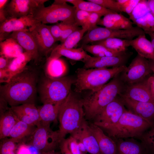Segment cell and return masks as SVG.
<instances>
[{
    "label": "cell",
    "mask_w": 154,
    "mask_h": 154,
    "mask_svg": "<svg viewBox=\"0 0 154 154\" xmlns=\"http://www.w3.org/2000/svg\"><path fill=\"white\" fill-rule=\"evenodd\" d=\"M37 81V72L27 67L0 86V97L11 107L34 104Z\"/></svg>",
    "instance_id": "1"
},
{
    "label": "cell",
    "mask_w": 154,
    "mask_h": 154,
    "mask_svg": "<svg viewBox=\"0 0 154 154\" xmlns=\"http://www.w3.org/2000/svg\"><path fill=\"white\" fill-rule=\"evenodd\" d=\"M119 74L99 89L91 91L90 93L81 100L85 117L87 119H93L121 92L124 84L120 79Z\"/></svg>",
    "instance_id": "2"
},
{
    "label": "cell",
    "mask_w": 154,
    "mask_h": 154,
    "mask_svg": "<svg viewBox=\"0 0 154 154\" xmlns=\"http://www.w3.org/2000/svg\"><path fill=\"white\" fill-rule=\"evenodd\" d=\"M84 117L82 100L70 92L62 102L58 114L61 141L67 134H71L80 127L85 119Z\"/></svg>",
    "instance_id": "3"
},
{
    "label": "cell",
    "mask_w": 154,
    "mask_h": 154,
    "mask_svg": "<svg viewBox=\"0 0 154 154\" xmlns=\"http://www.w3.org/2000/svg\"><path fill=\"white\" fill-rule=\"evenodd\" d=\"M126 67L125 65L110 68H78L76 72L75 90L79 92L86 90L96 91L119 75Z\"/></svg>",
    "instance_id": "4"
},
{
    "label": "cell",
    "mask_w": 154,
    "mask_h": 154,
    "mask_svg": "<svg viewBox=\"0 0 154 154\" xmlns=\"http://www.w3.org/2000/svg\"><path fill=\"white\" fill-rule=\"evenodd\" d=\"M151 125L145 119L127 109L108 135L113 139L134 138L139 139Z\"/></svg>",
    "instance_id": "5"
},
{
    "label": "cell",
    "mask_w": 154,
    "mask_h": 154,
    "mask_svg": "<svg viewBox=\"0 0 154 154\" xmlns=\"http://www.w3.org/2000/svg\"><path fill=\"white\" fill-rule=\"evenodd\" d=\"M75 80L67 76L53 78L46 76L39 88L41 100L44 104L63 101L70 92Z\"/></svg>",
    "instance_id": "6"
},
{
    "label": "cell",
    "mask_w": 154,
    "mask_h": 154,
    "mask_svg": "<svg viewBox=\"0 0 154 154\" xmlns=\"http://www.w3.org/2000/svg\"><path fill=\"white\" fill-rule=\"evenodd\" d=\"M76 8L66 3L53 4L45 7L42 6L35 11L33 16L38 23L45 24L54 23L59 21L66 23H75L74 14Z\"/></svg>",
    "instance_id": "7"
},
{
    "label": "cell",
    "mask_w": 154,
    "mask_h": 154,
    "mask_svg": "<svg viewBox=\"0 0 154 154\" xmlns=\"http://www.w3.org/2000/svg\"><path fill=\"white\" fill-rule=\"evenodd\" d=\"M125 107L119 95L96 116L93 123L108 135L127 110Z\"/></svg>",
    "instance_id": "8"
},
{
    "label": "cell",
    "mask_w": 154,
    "mask_h": 154,
    "mask_svg": "<svg viewBox=\"0 0 154 154\" xmlns=\"http://www.w3.org/2000/svg\"><path fill=\"white\" fill-rule=\"evenodd\" d=\"M32 137L31 145L41 153L54 151L61 142L58 131H54L50 125L40 123Z\"/></svg>",
    "instance_id": "9"
},
{
    "label": "cell",
    "mask_w": 154,
    "mask_h": 154,
    "mask_svg": "<svg viewBox=\"0 0 154 154\" xmlns=\"http://www.w3.org/2000/svg\"><path fill=\"white\" fill-rule=\"evenodd\" d=\"M151 72L149 60L137 54L119 77L124 84H131L143 80Z\"/></svg>",
    "instance_id": "10"
},
{
    "label": "cell",
    "mask_w": 154,
    "mask_h": 154,
    "mask_svg": "<svg viewBox=\"0 0 154 154\" xmlns=\"http://www.w3.org/2000/svg\"><path fill=\"white\" fill-rule=\"evenodd\" d=\"M47 0H11L3 10L6 19L33 15Z\"/></svg>",
    "instance_id": "11"
},
{
    "label": "cell",
    "mask_w": 154,
    "mask_h": 154,
    "mask_svg": "<svg viewBox=\"0 0 154 154\" xmlns=\"http://www.w3.org/2000/svg\"><path fill=\"white\" fill-rule=\"evenodd\" d=\"M29 31L33 38L40 54L46 56L54 48L56 42L50 31L48 25L38 23Z\"/></svg>",
    "instance_id": "12"
},
{
    "label": "cell",
    "mask_w": 154,
    "mask_h": 154,
    "mask_svg": "<svg viewBox=\"0 0 154 154\" xmlns=\"http://www.w3.org/2000/svg\"><path fill=\"white\" fill-rule=\"evenodd\" d=\"M129 16L133 23L145 33L154 32V17L149 7L148 0H141Z\"/></svg>",
    "instance_id": "13"
},
{
    "label": "cell",
    "mask_w": 154,
    "mask_h": 154,
    "mask_svg": "<svg viewBox=\"0 0 154 154\" xmlns=\"http://www.w3.org/2000/svg\"><path fill=\"white\" fill-rule=\"evenodd\" d=\"M38 23L32 15L7 19L0 24V41L7 38L13 32L29 30L30 28Z\"/></svg>",
    "instance_id": "14"
},
{
    "label": "cell",
    "mask_w": 154,
    "mask_h": 154,
    "mask_svg": "<svg viewBox=\"0 0 154 154\" xmlns=\"http://www.w3.org/2000/svg\"><path fill=\"white\" fill-rule=\"evenodd\" d=\"M132 53H126L117 56L95 57L90 56L84 62L83 68H107L125 66Z\"/></svg>",
    "instance_id": "15"
},
{
    "label": "cell",
    "mask_w": 154,
    "mask_h": 154,
    "mask_svg": "<svg viewBox=\"0 0 154 154\" xmlns=\"http://www.w3.org/2000/svg\"><path fill=\"white\" fill-rule=\"evenodd\" d=\"M147 78L134 84H124L122 91L119 95L137 101L153 102L148 84Z\"/></svg>",
    "instance_id": "16"
},
{
    "label": "cell",
    "mask_w": 154,
    "mask_h": 154,
    "mask_svg": "<svg viewBox=\"0 0 154 154\" xmlns=\"http://www.w3.org/2000/svg\"><path fill=\"white\" fill-rule=\"evenodd\" d=\"M119 95L128 110L142 118L152 125L154 123V102L137 101Z\"/></svg>",
    "instance_id": "17"
},
{
    "label": "cell",
    "mask_w": 154,
    "mask_h": 154,
    "mask_svg": "<svg viewBox=\"0 0 154 154\" xmlns=\"http://www.w3.org/2000/svg\"><path fill=\"white\" fill-rule=\"evenodd\" d=\"M70 135L82 141L90 154H101L96 139L90 130L88 123L85 119L80 127Z\"/></svg>",
    "instance_id": "18"
},
{
    "label": "cell",
    "mask_w": 154,
    "mask_h": 154,
    "mask_svg": "<svg viewBox=\"0 0 154 154\" xmlns=\"http://www.w3.org/2000/svg\"><path fill=\"white\" fill-rule=\"evenodd\" d=\"M11 108L19 121L36 127L40 124L38 110L34 104H24Z\"/></svg>",
    "instance_id": "19"
},
{
    "label": "cell",
    "mask_w": 154,
    "mask_h": 154,
    "mask_svg": "<svg viewBox=\"0 0 154 154\" xmlns=\"http://www.w3.org/2000/svg\"><path fill=\"white\" fill-rule=\"evenodd\" d=\"M9 37L15 39L25 51L30 53L35 62L39 61L40 54L29 30L13 32L8 37Z\"/></svg>",
    "instance_id": "20"
},
{
    "label": "cell",
    "mask_w": 154,
    "mask_h": 154,
    "mask_svg": "<svg viewBox=\"0 0 154 154\" xmlns=\"http://www.w3.org/2000/svg\"><path fill=\"white\" fill-rule=\"evenodd\" d=\"M113 139L117 145L116 154H149L145 145L139 139L134 138Z\"/></svg>",
    "instance_id": "21"
},
{
    "label": "cell",
    "mask_w": 154,
    "mask_h": 154,
    "mask_svg": "<svg viewBox=\"0 0 154 154\" xmlns=\"http://www.w3.org/2000/svg\"><path fill=\"white\" fill-rule=\"evenodd\" d=\"M89 128L96 139L101 154H116L115 141L107 136L99 127L93 123H88Z\"/></svg>",
    "instance_id": "22"
},
{
    "label": "cell",
    "mask_w": 154,
    "mask_h": 154,
    "mask_svg": "<svg viewBox=\"0 0 154 154\" xmlns=\"http://www.w3.org/2000/svg\"><path fill=\"white\" fill-rule=\"evenodd\" d=\"M133 23L129 18L118 13L108 14L100 19L97 25L114 29H126L132 28Z\"/></svg>",
    "instance_id": "23"
},
{
    "label": "cell",
    "mask_w": 154,
    "mask_h": 154,
    "mask_svg": "<svg viewBox=\"0 0 154 154\" xmlns=\"http://www.w3.org/2000/svg\"><path fill=\"white\" fill-rule=\"evenodd\" d=\"M119 35V32L117 30L97 26L88 31L84 36L81 40L82 45L103 40L109 38H117Z\"/></svg>",
    "instance_id": "24"
},
{
    "label": "cell",
    "mask_w": 154,
    "mask_h": 154,
    "mask_svg": "<svg viewBox=\"0 0 154 154\" xmlns=\"http://www.w3.org/2000/svg\"><path fill=\"white\" fill-rule=\"evenodd\" d=\"M63 101L56 103L44 104L38 108L40 123L50 125L52 122L57 123L59 111Z\"/></svg>",
    "instance_id": "25"
},
{
    "label": "cell",
    "mask_w": 154,
    "mask_h": 154,
    "mask_svg": "<svg viewBox=\"0 0 154 154\" xmlns=\"http://www.w3.org/2000/svg\"><path fill=\"white\" fill-rule=\"evenodd\" d=\"M62 56L84 63L90 56L87 54L82 46L78 48H60L57 46L53 49L48 57L59 58Z\"/></svg>",
    "instance_id": "26"
},
{
    "label": "cell",
    "mask_w": 154,
    "mask_h": 154,
    "mask_svg": "<svg viewBox=\"0 0 154 154\" xmlns=\"http://www.w3.org/2000/svg\"><path fill=\"white\" fill-rule=\"evenodd\" d=\"M130 45L139 55L147 59L154 61V49L151 42L146 38L145 34L130 40Z\"/></svg>",
    "instance_id": "27"
},
{
    "label": "cell",
    "mask_w": 154,
    "mask_h": 154,
    "mask_svg": "<svg viewBox=\"0 0 154 154\" xmlns=\"http://www.w3.org/2000/svg\"><path fill=\"white\" fill-rule=\"evenodd\" d=\"M19 121L12 110L8 107L4 111L0 112V139H3L9 137L12 129Z\"/></svg>",
    "instance_id": "28"
},
{
    "label": "cell",
    "mask_w": 154,
    "mask_h": 154,
    "mask_svg": "<svg viewBox=\"0 0 154 154\" xmlns=\"http://www.w3.org/2000/svg\"><path fill=\"white\" fill-rule=\"evenodd\" d=\"M25 51L14 39L8 38L0 42V56L13 58Z\"/></svg>",
    "instance_id": "29"
},
{
    "label": "cell",
    "mask_w": 154,
    "mask_h": 154,
    "mask_svg": "<svg viewBox=\"0 0 154 154\" xmlns=\"http://www.w3.org/2000/svg\"><path fill=\"white\" fill-rule=\"evenodd\" d=\"M66 70L65 64L60 58H47L45 69L46 76L53 78L61 77Z\"/></svg>",
    "instance_id": "30"
},
{
    "label": "cell",
    "mask_w": 154,
    "mask_h": 154,
    "mask_svg": "<svg viewBox=\"0 0 154 154\" xmlns=\"http://www.w3.org/2000/svg\"><path fill=\"white\" fill-rule=\"evenodd\" d=\"M33 60L31 54L25 51L18 56L13 58L6 69L11 78L25 70L27 63Z\"/></svg>",
    "instance_id": "31"
},
{
    "label": "cell",
    "mask_w": 154,
    "mask_h": 154,
    "mask_svg": "<svg viewBox=\"0 0 154 154\" xmlns=\"http://www.w3.org/2000/svg\"><path fill=\"white\" fill-rule=\"evenodd\" d=\"M35 126L19 121L12 129L9 137L19 142L25 137L32 135L36 128Z\"/></svg>",
    "instance_id": "32"
},
{
    "label": "cell",
    "mask_w": 154,
    "mask_h": 154,
    "mask_svg": "<svg viewBox=\"0 0 154 154\" xmlns=\"http://www.w3.org/2000/svg\"><path fill=\"white\" fill-rule=\"evenodd\" d=\"M84 50L95 57L117 56L123 54L127 52H118L108 48L103 45L94 44L82 45Z\"/></svg>",
    "instance_id": "33"
},
{
    "label": "cell",
    "mask_w": 154,
    "mask_h": 154,
    "mask_svg": "<svg viewBox=\"0 0 154 154\" xmlns=\"http://www.w3.org/2000/svg\"><path fill=\"white\" fill-rule=\"evenodd\" d=\"M76 8L90 13L98 14L102 16L108 14L117 13L113 11L106 9L95 3L89 1L77 0L74 6Z\"/></svg>",
    "instance_id": "34"
},
{
    "label": "cell",
    "mask_w": 154,
    "mask_h": 154,
    "mask_svg": "<svg viewBox=\"0 0 154 154\" xmlns=\"http://www.w3.org/2000/svg\"><path fill=\"white\" fill-rule=\"evenodd\" d=\"M130 40L118 38H109L103 40L94 42L92 44L103 45L108 48L118 52L126 51L130 46Z\"/></svg>",
    "instance_id": "35"
},
{
    "label": "cell",
    "mask_w": 154,
    "mask_h": 154,
    "mask_svg": "<svg viewBox=\"0 0 154 154\" xmlns=\"http://www.w3.org/2000/svg\"><path fill=\"white\" fill-rule=\"evenodd\" d=\"M87 30L82 28L70 34L61 44L58 45L60 48H74L82 40L84 33Z\"/></svg>",
    "instance_id": "36"
},
{
    "label": "cell",
    "mask_w": 154,
    "mask_h": 154,
    "mask_svg": "<svg viewBox=\"0 0 154 154\" xmlns=\"http://www.w3.org/2000/svg\"><path fill=\"white\" fill-rule=\"evenodd\" d=\"M138 139L145 145L149 154H154V123Z\"/></svg>",
    "instance_id": "37"
},
{
    "label": "cell",
    "mask_w": 154,
    "mask_h": 154,
    "mask_svg": "<svg viewBox=\"0 0 154 154\" xmlns=\"http://www.w3.org/2000/svg\"><path fill=\"white\" fill-rule=\"evenodd\" d=\"M18 142L13 139H5L1 142L0 154H17V143Z\"/></svg>",
    "instance_id": "38"
},
{
    "label": "cell",
    "mask_w": 154,
    "mask_h": 154,
    "mask_svg": "<svg viewBox=\"0 0 154 154\" xmlns=\"http://www.w3.org/2000/svg\"><path fill=\"white\" fill-rule=\"evenodd\" d=\"M141 0H117L120 12H123L129 16Z\"/></svg>",
    "instance_id": "39"
},
{
    "label": "cell",
    "mask_w": 154,
    "mask_h": 154,
    "mask_svg": "<svg viewBox=\"0 0 154 154\" xmlns=\"http://www.w3.org/2000/svg\"><path fill=\"white\" fill-rule=\"evenodd\" d=\"M62 34L60 41L61 43L72 33L80 29L75 23H66L61 22Z\"/></svg>",
    "instance_id": "40"
},
{
    "label": "cell",
    "mask_w": 154,
    "mask_h": 154,
    "mask_svg": "<svg viewBox=\"0 0 154 154\" xmlns=\"http://www.w3.org/2000/svg\"><path fill=\"white\" fill-rule=\"evenodd\" d=\"M95 3L103 7L114 11L120 12L119 5L116 0H88Z\"/></svg>",
    "instance_id": "41"
},
{
    "label": "cell",
    "mask_w": 154,
    "mask_h": 154,
    "mask_svg": "<svg viewBox=\"0 0 154 154\" xmlns=\"http://www.w3.org/2000/svg\"><path fill=\"white\" fill-rule=\"evenodd\" d=\"M91 13L76 8L74 14V21L76 24L83 27L86 24Z\"/></svg>",
    "instance_id": "42"
},
{
    "label": "cell",
    "mask_w": 154,
    "mask_h": 154,
    "mask_svg": "<svg viewBox=\"0 0 154 154\" xmlns=\"http://www.w3.org/2000/svg\"><path fill=\"white\" fill-rule=\"evenodd\" d=\"M102 16L96 13H91L85 25L82 28L86 29L88 31L96 27Z\"/></svg>",
    "instance_id": "43"
},
{
    "label": "cell",
    "mask_w": 154,
    "mask_h": 154,
    "mask_svg": "<svg viewBox=\"0 0 154 154\" xmlns=\"http://www.w3.org/2000/svg\"><path fill=\"white\" fill-rule=\"evenodd\" d=\"M67 147L72 154H82L80 151L77 139L70 135L67 139H64Z\"/></svg>",
    "instance_id": "44"
},
{
    "label": "cell",
    "mask_w": 154,
    "mask_h": 154,
    "mask_svg": "<svg viewBox=\"0 0 154 154\" xmlns=\"http://www.w3.org/2000/svg\"><path fill=\"white\" fill-rule=\"evenodd\" d=\"M50 32L56 42L60 40L62 34V28L60 23L48 26Z\"/></svg>",
    "instance_id": "45"
},
{
    "label": "cell",
    "mask_w": 154,
    "mask_h": 154,
    "mask_svg": "<svg viewBox=\"0 0 154 154\" xmlns=\"http://www.w3.org/2000/svg\"><path fill=\"white\" fill-rule=\"evenodd\" d=\"M11 78L9 74L7 69L0 70V83L8 82Z\"/></svg>",
    "instance_id": "46"
},
{
    "label": "cell",
    "mask_w": 154,
    "mask_h": 154,
    "mask_svg": "<svg viewBox=\"0 0 154 154\" xmlns=\"http://www.w3.org/2000/svg\"><path fill=\"white\" fill-rule=\"evenodd\" d=\"M13 59L3 56H0V70L6 69Z\"/></svg>",
    "instance_id": "47"
},
{
    "label": "cell",
    "mask_w": 154,
    "mask_h": 154,
    "mask_svg": "<svg viewBox=\"0 0 154 154\" xmlns=\"http://www.w3.org/2000/svg\"><path fill=\"white\" fill-rule=\"evenodd\" d=\"M147 82L151 97L154 102V76L148 77Z\"/></svg>",
    "instance_id": "48"
},
{
    "label": "cell",
    "mask_w": 154,
    "mask_h": 154,
    "mask_svg": "<svg viewBox=\"0 0 154 154\" xmlns=\"http://www.w3.org/2000/svg\"><path fill=\"white\" fill-rule=\"evenodd\" d=\"M64 139L61 141L59 145L61 154H72L68 149Z\"/></svg>",
    "instance_id": "49"
},
{
    "label": "cell",
    "mask_w": 154,
    "mask_h": 154,
    "mask_svg": "<svg viewBox=\"0 0 154 154\" xmlns=\"http://www.w3.org/2000/svg\"><path fill=\"white\" fill-rule=\"evenodd\" d=\"M76 139H77L80 150L82 154H86L88 152L84 144L80 141Z\"/></svg>",
    "instance_id": "50"
},
{
    "label": "cell",
    "mask_w": 154,
    "mask_h": 154,
    "mask_svg": "<svg viewBox=\"0 0 154 154\" xmlns=\"http://www.w3.org/2000/svg\"><path fill=\"white\" fill-rule=\"evenodd\" d=\"M149 7L154 17V0H148Z\"/></svg>",
    "instance_id": "51"
},
{
    "label": "cell",
    "mask_w": 154,
    "mask_h": 154,
    "mask_svg": "<svg viewBox=\"0 0 154 154\" xmlns=\"http://www.w3.org/2000/svg\"><path fill=\"white\" fill-rule=\"evenodd\" d=\"M145 33V34L148 35L150 36L151 39V42L154 49V32H147Z\"/></svg>",
    "instance_id": "52"
},
{
    "label": "cell",
    "mask_w": 154,
    "mask_h": 154,
    "mask_svg": "<svg viewBox=\"0 0 154 154\" xmlns=\"http://www.w3.org/2000/svg\"><path fill=\"white\" fill-rule=\"evenodd\" d=\"M9 1L8 0H0V9H3Z\"/></svg>",
    "instance_id": "53"
},
{
    "label": "cell",
    "mask_w": 154,
    "mask_h": 154,
    "mask_svg": "<svg viewBox=\"0 0 154 154\" xmlns=\"http://www.w3.org/2000/svg\"><path fill=\"white\" fill-rule=\"evenodd\" d=\"M149 61L151 69L154 74V61L149 60Z\"/></svg>",
    "instance_id": "54"
},
{
    "label": "cell",
    "mask_w": 154,
    "mask_h": 154,
    "mask_svg": "<svg viewBox=\"0 0 154 154\" xmlns=\"http://www.w3.org/2000/svg\"><path fill=\"white\" fill-rule=\"evenodd\" d=\"M41 154H60L54 151H53L41 153Z\"/></svg>",
    "instance_id": "55"
},
{
    "label": "cell",
    "mask_w": 154,
    "mask_h": 154,
    "mask_svg": "<svg viewBox=\"0 0 154 154\" xmlns=\"http://www.w3.org/2000/svg\"></svg>",
    "instance_id": "56"
}]
</instances>
